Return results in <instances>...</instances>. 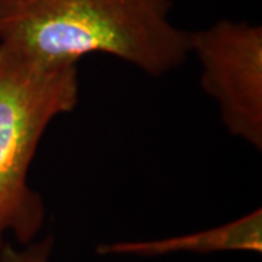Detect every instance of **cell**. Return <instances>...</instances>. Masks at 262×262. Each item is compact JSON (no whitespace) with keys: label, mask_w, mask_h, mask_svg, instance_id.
I'll use <instances>...</instances> for the list:
<instances>
[{"label":"cell","mask_w":262,"mask_h":262,"mask_svg":"<svg viewBox=\"0 0 262 262\" xmlns=\"http://www.w3.org/2000/svg\"><path fill=\"white\" fill-rule=\"evenodd\" d=\"M53 245V237L34 241L22 245V248H15L6 242L0 248V262H50Z\"/></svg>","instance_id":"5b68a950"},{"label":"cell","mask_w":262,"mask_h":262,"mask_svg":"<svg viewBox=\"0 0 262 262\" xmlns=\"http://www.w3.org/2000/svg\"><path fill=\"white\" fill-rule=\"evenodd\" d=\"M191 54L201 64V86L232 134L262 149V28L220 19L189 32Z\"/></svg>","instance_id":"3957f363"},{"label":"cell","mask_w":262,"mask_h":262,"mask_svg":"<svg viewBox=\"0 0 262 262\" xmlns=\"http://www.w3.org/2000/svg\"><path fill=\"white\" fill-rule=\"evenodd\" d=\"M99 255L165 256L173 253L210 255L219 252H262V210L256 208L225 225L211 229L151 241H121L102 244Z\"/></svg>","instance_id":"277c9868"},{"label":"cell","mask_w":262,"mask_h":262,"mask_svg":"<svg viewBox=\"0 0 262 262\" xmlns=\"http://www.w3.org/2000/svg\"><path fill=\"white\" fill-rule=\"evenodd\" d=\"M79 102L77 64H47L0 46V248L35 241L46 220L28 172L48 125Z\"/></svg>","instance_id":"7a4b0ae2"},{"label":"cell","mask_w":262,"mask_h":262,"mask_svg":"<svg viewBox=\"0 0 262 262\" xmlns=\"http://www.w3.org/2000/svg\"><path fill=\"white\" fill-rule=\"evenodd\" d=\"M170 0H0V46L47 64L108 54L160 77L191 54Z\"/></svg>","instance_id":"6da1fadb"}]
</instances>
